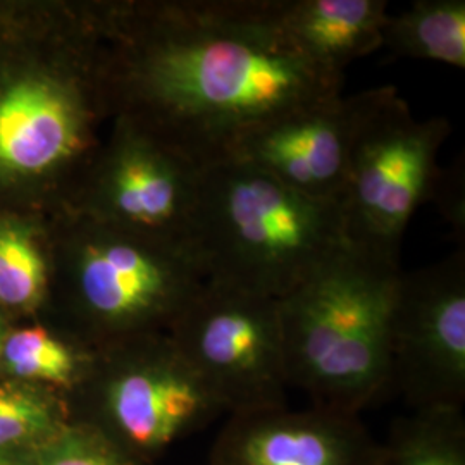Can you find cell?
<instances>
[{
  "label": "cell",
  "instance_id": "14",
  "mask_svg": "<svg viewBox=\"0 0 465 465\" xmlns=\"http://www.w3.org/2000/svg\"><path fill=\"white\" fill-rule=\"evenodd\" d=\"M382 47L401 57L465 67L464 0H417L388 16Z\"/></svg>",
  "mask_w": 465,
  "mask_h": 465
},
{
  "label": "cell",
  "instance_id": "13",
  "mask_svg": "<svg viewBox=\"0 0 465 465\" xmlns=\"http://www.w3.org/2000/svg\"><path fill=\"white\" fill-rule=\"evenodd\" d=\"M276 19L317 66L341 74L353 61L382 49L384 0H274Z\"/></svg>",
  "mask_w": 465,
  "mask_h": 465
},
{
  "label": "cell",
  "instance_id": "7",
  "mask_svg": "<svg viewBox=\"0 0 465 465\" xmlns=\"http://www.w3.org/2000/svg\"><path fill=\"white\" fill-rule=\"evenodd\" d=\"M84 382L95 414L88 424L142 462L226 414L167 332L104 345Z\"/></svg>",
  "mask_w": 465,
  "mask_h": 465
},
{
  "label": "cell",
  "instance_id": "12",
  "mask_svg": "<svg viewBox=\"0 0 465 465\" xmlns=\"http://www.w3.org/2000/svg\"><path fill=\"white\" fill-rule=\"evenodd\" d=\"M380 450L361 416L284 405L228 416L211 465H378Z\"/></svg>",
  "mask_w": 465,
  "mask_h": 465
},
{
  "label": "cell",
  "instance_id": "4",
  "mask_svg": "<svg viewBox=\"0 0 465 465\" xmlns=\"http://www.w3.org/2000/svg\"><path fill=\"white\" fill-rule=\"evenodd\" d=\"M67 282L104 345L167 332L205 282L192 250L80 213L66 243Z\"/></svg>",
  "mask_w": 465,
  "mask_h": 465
},
{
  "label": "cell",
  "instance_id": "19",
  "mask_svg": "<svg viewBox=\"0 0 465 465\" xmlns=\"http://www.w3.org/2000/svg\"><path fill=\"white\" fill-rule=\"evenodd\" d=\"M35 465H142L130 451L117 445L92 424H64L32 449Z\"/></svg>",
  "mask_w": 465,
  "mask_h": 465
},
{
  "label": "cell",
  "instance_id": "21",
  "mask_svg": "<svg viewBox=\"0 0 465 465\" xmlns=\"http://www.w3.org/2000/svg\"><path fill=\"white\" fill-rule=\"evenodd\" d=\"M7 336V328H5V322H4V317L0 314V359H2V347H4V340Z\"/></svg>",
  "mask_w": 465,
  "mask_h": 465
},
{
  "label": "cell",
  "instance_id": "9",
  "mask_svg": "<svg viewBox=\"0 0 465 465\" xmlns=\"http://www.w3.org/2000/svg\"><path fill=\"white\" fill-rule=\"evenodd\" d=\"M391 386L414 411L465 400L464 250L400 272L391 316Z\"/></svg>",
  "mask_w": 465,
  "mask_h": 465
},
{
  "label": "cell",
  "instance_id": "17",
  "mask_svg": "<svg viewBox=\"0 0 465 465\" xmlns=\"http://www.w3.org/2000/svg\"><path fill=\"white\" fill-rule=\"evenodd\" d=\"M63 426L52 397L26 382H0V450L34 449Z\"/></svg>",
  "mask_w": 465,
  "mask_h": 465
},
{
  "label": "cell",
  "instance_id": "20",
  "mask_svg": "<svg viewBox=\"0 0 465 465\" xmlns=\"http://www.w3.org/2000/svg\"><path fill=\"white\" fill-rule=\"evenodd\" d=\"M0 465H35L32 449L0 450Z\"/></svg>",
  "mask_w": 465,
  "mask_h": 465
},
{
  "label": "cell",
  "instance_id": "3",
  "mask_svg": "<svg viewBox=\"0 0 465 465\" xmlns=\"http://www.w3.org/2000/svg\"><path fill=\"white\" fill-rule=\"evenodd\" d=\"M347 245L334 200L238 161L202 169L188 247L205 280L282 300Z\"/></svg>",
  "mask_w": 465,
  "mask_h": 465
},
{
  "label": "cell",
  "instance_id": "11",
  "mask_svg": "<svg viewBox=\"0 0 465 465\" xmlns=\"http://www.w3.org/2000/svg\"><path fill=\"white\" fill-rule=\"evenodd\" d=\"M362 107V92L274 117L242 136L226 161L255 167L307 197L338 200Z\"/></svg>",
  "mask_w": 465,
  "mask_h": 465
},
{
  "label": "cell",
  "instance_id": "15",
  "mask_svg": "<svg viewBox=\"0 0 465 465\" xmlns=\"http://www.w3.org/2000/svg\"><path fill=\"white\" fill-rule=\"evenodd\" d=\"M378 465H465L460 409H426L399 419L381 443Z\"/></svg>",
  "mask_w": 465,
  "mask_h": 465
},
{
  "label": "cell",
  "instance_id": "18",
  "mask_svg": "<svg viewBox=\"0 0 465 465\" xmlns=\"http://www.w3.org/2000/svg\"><path fill=\"white\" fill-rule=\"evenodd\" d=\"M47 286V264L26 226L0 221V303L26 309Z\"/></svg>",
  "mask_w": 465,
  "mask_h": 465
},
{
  "label": "cell",
  "instance_id": "5",
  "mask_svg": "<svg viewBox=\"0 0 465 465\" xmlns=\"http://www.w3.org/2000/svg\"><path fill=\"white\" fill-rule=\"evenodd\" d=\"M445 117L417 119L395 86L362 92L347 178L336 200L351 245L400 261L411 217L438 188Z\"/></svg>",
  "mask_w": 465,
  "mask_h": 465
},
{
  "label": "cell",
  "instance_id": "2",
  "mask_svg": "<svg viewBox=\"0 0 465 465\" xmlns=\"http://www.w3.org/2000/svg\"><path fill=\"white\" fill-rule=\"evenodd\" d=\"M400 261L349 243L278 300L288 384L361 416L391 388Z\"/></svg>",
  "mask_w": 465,
  "mask_h": 465
},
{
  "label": "cell",
  "instance_id": "1",
  "mask_svg": "<svg viewBox=\"0 0 465 465\" xmlns=\"http://www.w3.org/2000/svg\"><path fill=\"white\" fill-rule=\"evenodd\" d=\"M107 104L197 166L274 117L341 95L343 76L284 35L274 0L97 7Z\"/></svg>",
  "mask_w": 465,
  "mask_h": 465
},
{
  "label": "cell",
  "instance_id": "10",
  "mask_svg": "<svg viewBox=\"0 0 465 465\" xmlns=\"http://www.w3.org/2000/svg\"><path fill=\"white\" fill-rule=\"evenodd\" d=\"M200 180L202 167L119 117L111 145L92 161L80 213L188 247Z\"/></svg>",
  "mask_w": 465,
  "mask_h": 465
},
{
  "label": "cell",
  "instance_id": "8",
  "mask_svg": "<svg viewBox=\"0 0 465 465\" xmlns=\"http://www.w3.org/2000/svg\"><path fill=\"white\" fill-rule=\"evenodd\" d=\"M167 334L228 416L286 405L278 300L205 280Z\"/></svg>",
  "mask_w": 465,
  "mask_h": 465
},
{
  "label": "cell",
  "instance_id": "6",
  "mask_svg": "<svg viewBox=\"0 0 465 465\" xmlns=\"http://www.w3.org/2000/svg\"><path fill=\"white\" fill-rule=\"evenodd\" d=\"M104 104L97 26L57 64L2 74L0 184L52 178L90 159L94 124Z\"/></svg>",
  "mask_w": 465,
  "mask_h": 465
},
{
  "label": "cell",
  "instance_id": "16",
  "mask_svg": "<svg viewBox=\"0 0 465 465\" xmlns=\"http://www.w3.org/2000/svg\"><path fill=\"white\" fill-rule=\"evenodd\" d=\"M92 361L47 330L26 328L7 332L0 367L23 381H45L69 388L84 382Z\"/></svg>",
  "mask_w": 465,
  "mask_h": 465
}]
</instances>
